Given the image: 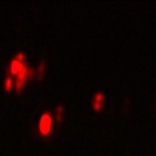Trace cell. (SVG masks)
I'll list each match as a JSON object with an SVG mask.
<instances>
[{
	"instance_id": "cell-7",
	"label": "cell",
	"mask_w": 156,
	"mask_h": 156,
	"mask_svg": "<svg viewBox=\"0 0 156 156\" xmlns=\"http://www.w3.org/2000/svg\"><path fill=\"white\" fill-rule=\"evenodd\" d=\"M4 88H5L6 91H9L13 88V80H12V76H7L5 80V83H4Z\"/></svg>"
},
{
	"instance_id": "cell-3",
	"label": "cell",
	"mask_w": 156,
	"mask_h": 156,
	"mask_svg": "<svg viewBox=\"0 0 156 156\" xmlns=\"http://www.w3.org/2000/svg\"><path fill=\"white\" fill-rule=\"evenodd\" d=\"M104 104H105V96L103 93H96L94 95V97H93V100H91V108H93V110L96 112H100L103 110V108H104Z\"/></svg>"
},
{
	"instance_id": "cell-8",
	"label": "cell",
	"mask_w": 156,
	"mask_h": 156,
	"mask_svg": "<svg viewBox=\"0 0 156 156\" xmlns=\"http://www.w3.org/2000/svg\"><path fill=\"white\" fill-rule=\"evenodd\" d=\"M15 59H16V60H19V62H26V55H24L23 52H19L16 56H15Z\"/></svg>"
},
{
	"instance_id": "cell-6",
	"label": "cell",
	"mask_w": 156,
	"mask_h": 156,
	"mask_svg": "<svg viewBox=\"0 0 156 156\" xmlns=\"http://www.w3.org/2000/svg\"><path fill=\"white\" fill-rule=\"evenodd\" d=\"M45 71H46V62H45V60H42L39 62L38 67H37V72H36L38 80H43L45 75Z\"/></svg>"
},
{
	"instance_id": "cell-4",
	"label": "cell",
	"mask_w": 156,
	"mask_h": 156,
	"mask_svg": "<svg viewBox=\"0 0 156 156\" xmlns=\"http://www.w3.org/2000/svg\"><path fill=\"white\" fill-rule=\"evenodd\" d=\"M24 64L26 62H19V60H16L14 58L11 62V64H9V74H12V75H17L19 73L21 72V69L23 68Z\"/></svg>"
},
{
	"instance_id": "cell-5",
	"label": "cell",
	"mask_w": 156,
	"mask_h": 156,
	"mask_svg": "<svg viewBox=\"0 0 156 156\" xmlns=\"http://www.w3.org/2000/svg\"><path fill=\"white\" fill-rule=\"evenodd\" d=\"M65 106L62 105V104H59V105L56 106V109H55V118H56V120L58 123H62V120H64V118H65Z\"/></svg>"
},
{
	"instance_id": "cell-2",
	"label": "cell",
	"mask_w": 156,
	"mask_h": 156,
	"mask_svg": "<svg viewBox=\"0 0 156 156\" xmlns=\"http://www.w3.org/2000/svg\"><path fill=\"white\" fill-rule=\"evenodd\" d=\"M51 128H52V116L50 112H45L39 119L38 131L43 136H46L51 133Z\"/></svg>"
},
{
	"instance_id": "cell-1",
	"label": "cell",
	"mask_w": 156,
	"mask_h": 156,
	"mask_svg": "<svg viewBox=\"0 0 156 156\" xmlns=\"http://www.w3.org/2000/svg\"><path fill=\"white\" fill-rule=\"evenodd\" d=\"M34 74H35V69L31 68V67H29L27 64H24V66H23V68L21 69V72L16 75L15 90H16L17 94H20V93L22 91L26 82H27L28 80H31V79H33Z\"/></svg>"
}]
</instances>
